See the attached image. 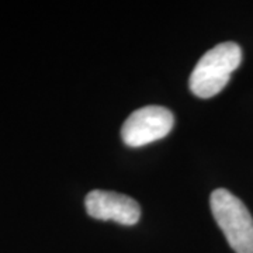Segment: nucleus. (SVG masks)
<instances>
[{
	"label": "nucleus",
	"instance_id": "obj_1",
	"mask_svg": "<svg viewBox=\"0 0 253 253\" xmlns=\"http://www.w3.org/2000/svg\"><path fill=\"white\" fill-rule=\"evenodd\" d=\"M242 49L236 42H222L200 58L190 75V90L200 99L217 96L226 86L232 72L239 68Z\"/></svg>",
	"mask_w": 253,
	"mask_h": 253
},
{
	"label": "nucleus",
	"instance_id": "obj_2",
	"mask_svg": "<svg viewBox=\"0 0 253 253\" xmlns=\"http://www.w3.org/2000/svg\"><path fill=\"white\" fill-rule=\"evenodd\" d=\"M210 207L229 246L236 253H253V218L244 203L226 189H217Z\"/></svg>",
	"mask_w": 253,
	"mask_h": 253
},
{
	"label": "nucleus",
	"instance_id": "obj_3",
	"mask_svg": "<svg viewBox=\"0 0 253 253\" xmlns=\"http://www.w3.org/2000/svg\"><path fill=\"white\" fill-rule=\"evenodd\" d=\"M173 124L174 118L170 110L162 106H145L126 118L121 136L126 145L139 148L169 135Z\"/></svg>",
	"mask_w": 253,
	"mask_h": 253
},
{
	"label": "nucleus",
	"instance_id": "obj_4",
	"mask_svg": "<svg viewBox=\"0 0 253 253\" xmlns=\"http://www.w3.org/2000/svg\"><path fill=\"white\" fill-rule=\"evenodd\" d=\"M84 206L91 218L121 225H135L141 217V208L135 200L116 191L93 190L86 196Z\"/></svg>",
	"mask_w": 253,
	"mask_h": 253
}]
</instances>
